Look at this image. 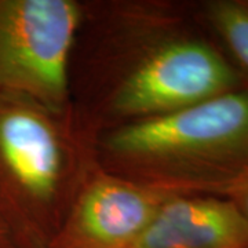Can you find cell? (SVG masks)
<instances>
[{"mask_svg":"<svg viewBox=\"0 0 248 248\" xmlns=\"http://www.w3.org/2000/svg\"><path fill=\"white\" fill-rule=\"evenodd\" d=\"M128 248H248V222L229 199L174 195Z\"/></svg>","mask_w":248,"mask_h":248,"instance_id":"8992f818","label":"cell"},{"mask_svg":"<svg viewBox=\"0 0 248 248\" xmlns=\"http://www.w3.org/2000/svg\"><path fill=\"white\" fill-rule=\"evenodd\" d=\"M229 200L237 207L241 215L248 222V171L241 177L234 181L228 189Z\"/></svg>","mask_w":248,"mask_h":248,"instance_id":"ba28073f","label":"cell"},{"mask_svg":"<svg viewBox=\"0 0 248 248\" xmlns=\"http://www.w3.org/2000/svg\"><path fill=\"white\" fill-rule=\"evenodd\" d=\"M80 10L71 0H0V93L57 113Z\"/></svg>","mask_w":248,"mask_h":248,"instance_id":"7a4b0ae2","label":"cell"},{"mask_svg":"<svg viewBox=\"0 0 248 248\" xmlns=\"http://www.w3.org/2000/svg\"><path fill=\"white\" fill-rule=\"evenodd\" d=\"M239 90V75L214 47L197 39L161 46L124 80L115 97L123 115H167Z\"/></svg>","mask_w":248,"mask_h":248,"instance_id":"277c9868","label":"cell"},{"mask_svg":"<svg viewBox=\"0 0 248 248\" xmlns=\"http://www.w3.org/2000/svg\"><path fill=\"white\" fill-rule=\"evenodd\" d=\"M109 149L172 167L193 184L231 185L248 171V89L234 90L116 131Z\"/></svg>","mask_w":248,"mask_h":248,"instance_id":"6da1fadb","label":"cell"},{"mask_svg":"<svg viewBox=\"0 0 248 248\" xmlns=\"http://www.w3.org/2000/svg\"><path fill=\"white\" fill-rule=\"evenodd\" d=\"M174 195L116 179H98L76 205L72 240L80 248H128Z\"/></svg>","mask_w":248,"mask_h":248,"instance_id":"5b68a950","label":"cell"},{"mask_svg":"<svg viewBox=\"0 0 248 248\" xmlns=\"http://www.w3.org/2000/svg\"><path fill=\"white\" fill-rule=\"evenodd\" d=\"M207 19L248 76V0L211 1Z\"/></svg>","mask_w":248,"mask_h":248,"instance_id":"52a82bcc","label":"cell"},{"mask_svg":"<svg viewBox=\"0 0 248 248\" xmlns=\"http://www.w3.org/2000/svg\"><path fill=\"white\" fill-rule=\"evenodd\" d=\"M65 151L45 108L0 93V210L32 217L61 185Z\"/></svg>","mask_w":248,"mask_h":248,"instance_id":"3957f363","label":"cell"}]
</instances>
